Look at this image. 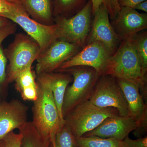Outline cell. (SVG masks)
<instances>
[{"mask_svg":"<svg viewBox=\"0 0 147 147\" xmlns=\"http://www.w3.org/2000/svg\"><path fill=\"white\" fill-rule=\"evenodd\" d=\"M36 84L37 96L32 107V122L39 134L51 143L64 123L61 120L46 74L38 75Z\"/></svg>","mask_w":147,"mask_h":147,"instance_id":"obj_1","label":"cell"},{"mask_svg":"<svg viewBox=\"0 0 147 147\" xmlns=\"http://www.w3.org/2000/svg\"><path fill=\"white\" fill-rule=\"evenodd\" d=\"M104 75L137 84L146 95L147 75L130 38L123 40L110 57Z\"/></svg>","mask_w":147,"mask_h":147,"instance_id":"obj_2","label":"cell"},{"mask_svg":"<svg viewBox=\"0 0 147 147\" xmlns=\"http://www.w3.org/2000/svg\"><path fill=\"white\" fill-rule=\"evenodd\" d=\"M117 115L115 108L98 107L87 100L68 113L64 121L76 139L95 129L108 118Z\"/></svg>","mask_w":147,"mask_h":147,"instance_id":"obj_3","label":"cell"},{"mask_svg":"<svg viewBox=\"0 0 147 147\" xmlns=\"http://www.w3.org/2000/svg\"><path fill=\"white\" fill-rule=\"evenodd\" d=\"M68 71L73 76V83L68 86L65 94L62 106L64 117L75 107L87 100L98 79L100 77L95 70L90 67L79 66L61 71Z\"/></svg>","mask_w":147,"mask_h":147,"instance_id":"obj_4","label":"cell"},{"mask_svg":"<svg viewBox=\"0 0 147 147\" xmlns=\"http://www.w3.org/2000/svg\"><path fill=\"white\" fill-rule=\"evenodd\" d=\"M92 3L89 0L82 10L69 18L58 19L56 38L79 45H86L91 26Z\"/></svg>","mask_w":147,"mask_h":147,"instance_id":"obj_5","label":"cell"},{"mask_svg":"<svg viewBox=\"0 0 147 147\" xmlns=\"http://www.w3.org/2000/svg\"><path fill=\"white\" fill-rule=\"evenodd\" d=\"M9 11L0 14V16L10 19L20 26L36 41L40 51H43L56 41L57 24L46 26L37 23L27 15L18 5L10 2Z\"/></svg>","mask_w":147,"mask_h":147,"instance_id":"obj_6","label":"cell"},{"mask_svg":"<svg viewBox=\"0 0 147 147\" xmlns=\"http://www.w3.org/2000/svg\"><path fill=\"white\" fill-rule=\"evenodd\" d=\"M89 100L98 107L115 108L119 116H129L127 102L123 92L113 76H100Z\"/></svg>","mask_w":147,"mask_h":147,"instance_id":"obj_7","label":"cell"},{"mask_svg":"<svg viewBox=\"0 0 147 147\" xmlns=\"http://www.w3.org/2000/svg\"><path fill=\"white\" fill-rule=\"evenodd\" d=\"M111 55L102 42L95 41L87 44L76 55L63 63L58 70L79 66L90 67L94 69L99 76H103Z\"/></svg>","mask_w":147,"mask_h":147,"instance_id":"obj_8","label":"cell"},{"mask_svg":"<svg viewBox=\"0 0 147 147\" xmlns=\"http://www.w3.org/2000/svg\"><path fill=\"white\" fill-rule=\"evenodd\" d=\"M81 48L76 44L61 40H56L37 59V76L57 70L63 63L78 53Z\"/></svg>","mask_w":147,"mask_h":147,"instance_id":"obj_9","label":"cell"},{"mask_svg":"<svg viewBox=\"0 0 147 147\" xmlns=\"http://www.w3.org/2000/svg\"><path fill=\"white\" fill-rule=\"evenodd\" d=\"M86 45L95 41L103 43L112 56L121 42L110 21L108 10L102 4L94 15Z\"/></svg>","mask_w":147,"mask_h":147,"instance_id":"obj_10","label":"cell"},{"mask_svg":"<svg viewBox=\"0 0 147 147\" xmlns=\"http://www.w3.org/2000/svg\"><path fill=\"white\" fill-rule=\"evenodd\" d=\"M40 48L38 44L28 39L21 40L14 46L9 57V63L6 82L11 83L18 74L39 57Z\"/></svg>","mask_w":147,"mask_h":147,"instance_id":"obj_11","label":"cell"},{"mask_svg":"<svg viewBox=\"0 0 147 147\" xmlns=\"http://www.w3.org/2000/svg\"><path fill=\"white\" fill-rule=\"evenodd\" d=\"M139 128L137 122L131 117L115 116L106 119L96 128L82 137L113 138L123 141L131 132Z\"/></svg>","mask_w":147,"mask_h":147,"instance_id":"obj_12","label":"cell"},{"mask_svg":"<svg viewBox=\"0 0 147 147\" xmlns=\"http://www.w3.org/2000/svg\"><path fill=\"white\" fill-rule=\"evenodd\" d=\"M111 23L121 41L130 38L147 28V13L130 7H121Z\"/></svg>","mask_w":147,"mask_h":147,"instance_id":"obj_13","label":"cell"},{"mask_svg":"<svg viewBox=\"0 0 147 147\" xmlns=\"http://www.w3.org/2000/svg\"><path fill=\"white\" fill-rule=\"evenodd\" d=\"M28 107L17 99L0 102V140L28 121Z\"/></svg>","mask_w":147,"mask_h":147,"instance_id":"obj_14","label":"cell"},{"mask_svg":"<svg viewBox=\"0 0 147 147\" xmlns=\"http://www.w3.org/2000/svg\"><path fill=\"white\" fill-rule=\"evenodd\" d=\"M123 92L128 108V116L134 119L139 127L146 123L147 105L140 92V88L137 84L123 79H116Z\"/></svg>","mask_w":147,"mask_h":147,"instance_id":"obj_15","label":"cell"},{"mask_svg":"<svg viewBox=\"0 0 147 147\" xmlns=\"http://www.w3.org/2000/svg\"><path fill=\"white\" fill-rule=\"evenodd\" d=\"M46 74L53 97L59 110L61 120L64 123L62 114L64 98L69 84L73 82V78L69 74L63 73Z\"/></svg>","mask_w":147,"mask_h":147,"instance_id":"obj_16","label":"cell"},{"mask_svg":"<svg viewBox=\"0 0 147 147\" xmlns=\"http://www.w3.org/2000/svg\"><path fill=\"white\" fill-rule=\"evenodd\" d=\"M15 88L24 100L33 102L37 96L36 82L32 71V65L21 71L14 80Z\"/></svg>","mask_w":147,"mask_h":147,"instance_id":"obj_17","label":"cell"},{"mask_svg":"<svg viewBox=\"0 0 147 147\" xmlns=\"http://www.w3.org/2000/svg\"><path fill=\"white\" fill-rule=\"evenodd\" d=\"M23 135L21 147H51L50 140L42 137L32 121H28L19 129Z\"/></svg>","mask_w":147,"mask_h":147,"instance_id":"obj_18","label":"cell"},{"mask_svg":"<svg viewBox=\"0 0 147 147\" xmlns=\"http://www.w3.org/2000/svg\"><path fill=\"white\" fill-rule=\"evenodd\" d=\"M78 147H121L122 141L113 138L82 137L75 139Z\"/></svg>","mask_w":147,"mask_h":147,"instance_id":"obj_19","label":"cell"},{"mask_svg":"<svg viewBox=\"0 0 147 147\" xmlns=\"http://www.w3.org/2000/svg\"><path fill=\"white\" fill-rule=\"evenodd\" d=\"M130 38L137 52L144 73L147 75V32H139Z\"/></svg>","mask_w":147,"mask_h":147,"instance_id":"obj_20","label":"cell"},{"mask_svg":"<svg viewBox=\"0 0 147 147\" xmlns=\"http://www.w3.org/2000/svg\"><path fill=\"white\" fill-rule=\"evenodd\" d=\"M26 7L38 17L49 20L51 17L50 0H23Z\"/></svg>","mask_w":147,"mask_h":147,"instance_id":"obj_21","label":"cell"},{"mask_svg":"<svg viewBox=\"0 0 147 147\" xmlns=\"http://www.w3.org/2000/svg\"><path fill=\"white\" fill-rule=\"evenodd\" d=\"M13 30V27L8 24L0 29V89L6 82L7 79V59L2 48V43L9 35L12 33Z\"/></svg>","mask_w":147,"mask_h":147,"instance_id":"obj_22","label":"cell"},{"mask_svg":"<svg viewBox=\"0 0 147 147\" xmlns=\"http://www.w3.org/2000/svg\"><path fill=\"white\" fill-rule=\"evenodd\" d=\"M53 142L55 147H75V138L64 123L58 129Z\"/></svg>","mask_w":147,"mask_h":147,"instance_id":"obj_23","label":"cell"},{"mask_svg":"<svg viewBox=\"0 0 147 147\" xmlns=\"http://www.w3.org/2000/svg\"><path fill=\"white\" fill-rule=\"evenodd\" d=\"M56 7L60 13H73V15L84 8L89 0H55Z\"/></svg>","mask_w":147,"mask_h":147,"instance_id":"obj_24","label":"cell"},{"mask_svg":"<svg viewBox=\"0 0 147 147\" xmlns=\"http://www.w3.org/2000/svg\"><path fill=\"white\" fill-rule=\"evenodd\" d=\"M23 135L19 131L16 133L11 131L2 139L5 147H21Z\"/></svg>","mask_w":147,"mask_h":147,"instance_id":"obj_25","label":"cell"},{"mask_svg":"<svg viewBox=\"0 0 147 147\" xmlns=\"http://www.w3.org/2000/svg\"><path fill=\"white\" fill-rule=\"evenodd\" d=\"M103 4L108 10L109 17L113 21L121 9L118 0H103Z\"/></svg>","mask_w":147,"mask_h":147,"instance_id":"obj_26","label":"cell"},{"mask_svg":"<svg viewBox=\"0 0 147 147\" xmlns=\"http://www.w3.org/2000/svg\"><path fill=\"white\" fill-rule=\"evenodd\" d=\"M121 147H147V137L131 139L127 137L122 141Z\"/></svg>","mask_w":147,"mask_h":147,"instance_id":"obj_27","label":"cell"},{"mask_svg":"<svg viewBox=\"0 0 147 147\" xmlns=\"http://www.w3.org/2000/svg\"><path fill=\"white\" fill-rule=\"evenodd\" d=\"M146 1L147 0H118V2L121 8L127 7L133 9L139 3Z\"/></svg>","mask_w":147,"mask_h":147,"instance_id":"obj_28","label":"cell"},{"mask_svg":"<svg viewBox=\"0 0 147 147\" xmlns=\"http://www.w3.org/2000/svg\"><path fill=\"white\" fill-rule=\"evenodd\" d=\"M10 2L5 0H0V14L7 13L9 11Z\"/></svg>","mask_w":147,"mask_h":147,"instance_id":"obj_29","label":"cell"},{"mask_svg":"<svg viewBox=\"0 0 147 147\" xmlns=\"http://www.w3.org/2000/svg\"><path fill=\"white\" fill-rule=\"evenodd\" d=\"M92 3V13L94 15L98 8L103 4V0H91Z\"/></svg>","mask_w":147,"mask_h":147,"instance_id":"obj_30","label":"cell"},{"mask_svg":"<svg viewBox=\"0 0 147 147\" xmlns=\"http://www.w3.org/2000/svg\"><path fill=\"white\" fill-rule=\"evenodd\" d=\"M135 10H139L144 11L145 13L147 12V1L142 2L138 3L134 7Z\"/></svg>","mask_w":147,"mask_h":147,"instance_id":"obj_31","label":"cell"},{"mask_svg":"<svg viewBox=\"0 0 147 147\" xmlns=\"http://www.w3.org/2000/svg\"><path fill=\"white\" fill-rule=\"evenodd\" d=\"M6 19V18L0 16V29L1 28L5 26L7 24H8Z\"/></svg>","mask_w":147,"mask_h":147,"instance_id":"obj_32","label":"cell"},{"mask_svg":"<svg viewBox=\"0 0 147 147\" xmlns=\"http://www.w3.org/2000/svg\"><path fill=\"white\" fill-rule=\"evenodd\" d=\"M0 147H5L2 139L0 140Z\"/></svg>","mask_w":147,"mask_h":147,"instance_id":"obj_33","label":"cell"},{"mask_svg":"<svg viewBox=\"0 0 147 147\" xmlns=\"http://www.w3.org/2000/svg\"><path fill=\"white\" fill-rule=\"evenodd\" d=\"M5 1L9 2H13V1H16V0H5Z\"/></svg>","mask_w":147,"mask_h":147,"instance_id":"obj_34","label":"cell"},{"mask_svg":"<svg viewBox=\"0 0 147 147\" xmlns=\"http://www.w3.org/2000/svg\"><path fill=\"white\" fill-rule=\"evenodd\" d=\"M51 147H55L53 142H51Z\"/></svg>","mask_w":147,"mask_h":147,"instance_id":"obj_35","label":"cell"},{"mask_svg":"<svg viewBox=\"0 0 147 147\" xmlns=\"http://www.w3.org/2000/svg\"><path fill=\"white\" fill-rule=\"evenodd\" d=\"M75 147H78L76 146H75Z\"/></svg>","mask_w":147,"mask_h":147,"instance_id":"obj_36","label":"cell"}]
</instances>
